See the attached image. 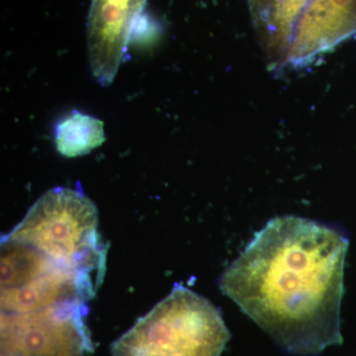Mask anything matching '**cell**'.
<instances>
[{"mask_svg": "<svg viewBox=\"0 0 356 356\" xmlns=\"http://www.w3.org/2000/svg\"><path fill=\"white\" fill-rule=\"evenodd\" d=\"M231 334L209 300L177 284L111 344L112 356H221Z\"/></svg>", "mask_w": 356, "mask_h": 356, "instance_id": "3957f363", "label": "cell"}, {"mask_svg": "<svg viewBox=\"0 0 356 356\" xmlns=\"http://www.w3.org/2000/svg\"><path fill=\"white\" fill-rule=\"evenodd\" d=\"M55 140L58 153L67 158L88 154L104 143L102 121L74 111L58 124Z\"/></svg>", "mask_w": 356, "mask_h": 356, "instance_id": "52a82bcc", "label": "cell"}, {"mask_svg": "<svg viewBox=\"0 0 356 356\" xmlns=\"http://www.w3.org/2000/svg\"><path fill=\"white\" fill-rule=\"evenodd\" d=\"M273 58L305 65L356 35V0H248Z\"/></svg>", "mask_w": 356, "mask_h": 356, "instance_id": "277c9868", "label": "cell"}, {"mask_svg": "<svg viewBox=\"0 0 356 356\" xmlns=\"http://www.w3.org/2000/svg\"><path fill=\"white\" fill-rule=\"evenodd\" d=\"M97 227V208L83 191L57 187L44 193L2 238L29 245L60 266L102 284L106 247Z\"/></svg>", "mask_w": 356, "mask_h": 356, "instance_id": "7a4b0ae2", "label": "cell"}, {"mask_svg": "<svg viewBox=\"0 0 356 356\" xmlns=\"http://www.w3.org/2000/svg\"><path fill=\"white\" fill-rule=\"evenodd\" d=\"M147 0H92L88 24L93 76L109 86L127 53L131 33Z\"/></svg>", "mask_w": 356, "mask_h": 356, "instance_id": "8992f818", "label": "cell"}, {"mask_svg": "<svg viewBox=\"0 0 356 356\" xmlns=\"http://www.w3.org/2000/svg\"><path fill=\"white\" fill-rule=\"evenodd\" d=\"M86 302H63L27 313H1V356H88L93 346Z\"/></svg>", "mask_w": 356, "mask_h": 356, "instance_id": "5b68a950", "label": "cell"}, {"mask_svg": "<svg viewBox=\"0 0 356 356\" xmlns=\"http://www.w3.org/2000/svg\"><path fill=\"white\" fill-rule=\"evenodd\" d=\"M348 242L337 229L274 218L222 273L219 287L280 348L315 356L341 344Z\"/></svg>", "mask_w": 356, "mask_h": 356, "instance_id": "6da1fadb", "label": "cell"}]
</instances>
